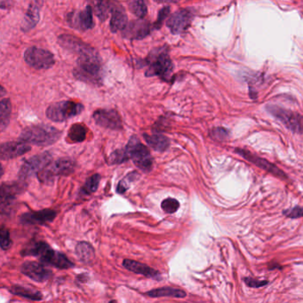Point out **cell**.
I'll list each match as a JSON object with an SVG mask.
<instances>
[{
  "mask_svg": "<svg viewBox=\"0 0 303 303\" xmlns=\"http://www.w3.org/2000/svg\"><path fill=\"white\" fill-rule=\"evenodd\" d=\"M24 186L21 180L0 185V213L8 214L10 212L15 206L17 196L21 194Z\"/></svg>",
  "mask_w": 303,
  "mask_h": 303,
  "instance_id": "11",
  "label": "cell"
},
{
  "mask_svg": "<svg viewBox=\"0 0 303 303\" xmlns=\"http://www.w3.org/2000/svg\"><path fill=\"white\" fill-rule=\"evenodd\" d=\"M94 122L99 126L111 130H121L123 123L120 115L115 109L100 108L93 114Z\"/></svg>",
  "mask_w": 303,
  "mask_h": 303,
  "instance_id": "13",
  "label": "cell"
},
{
  "mask_svg": "<svg viewBox=\"0 0 303 303\" xmlns=\"http://www.w3.org/2000/svg\"><path fill=\"white\" fill-rule=\"evenodd\" d=\"M12 103L9 99L0 101V133L5 131L10 123Z\"/></svg>",
  "mask_w": 303,
  "mask_h": 303,
  "instance_id": "27",
  "label": "cell"
},
{
  "mask_svg": "<svg viewBox=\"0 0 303 303\" xmlns=\"http://www.w3.org/2000/svg\"><path fill=\"white\" fill-rule=\"evenodd\" d=\"M103 65L98 52L78 57L73 76L82 82L100 85L103 81Z\"/></svg>",
  "mask_w": 303,
  "mask_h": 303,
  "instance_id": "1",
  "label": "cell"
},
{
  "mask_svg": "<svg viewBox=\"0 0 303 303\" xmlns=\"http://www.w3.org/2000/svg\"><path fill=\"white\" fill-rule=\"evenodd\" d=\"M161 207L166 214H174L176 211L179 209L180 207V203L179 201L176 200L175 198L168 197L166 199L163 200L161 203Z\"/></svg>",
  "mask_w": 303,
  "mask_h": 303,
  "instance_id": "33",
  "label": "cell"
},
{
  "mask_svg": "<svg viewBox=\"0 0 303 303\" xmlns=\"http://www.w3.org/2000/svg\"><path fill=\"white\" fill-rule=\"evenodd\" d=\"M62 132L49 125H37L26 127L21 133L19 139L22 143L47 147L55 143L61 138Z\"/></svg>",
  "mask_w": 303,
  "mask_h": 303,
  "instance_id": "3",
  "label": "cell"
},
{
  "mask_svg": "<svg viewBox=\"0 0 303 303\" xmlns=\"http://www.w3.org/2000/svg\"><path fill=\"white\" fill-rule=\"evenodd\" d=\"M112 5L113 4L109 2H104V1L96 2L93 10L101 21H105L108 18V15L111 14Z\"/></svg>",
  "mask_w": 303,
  "mask_h": 303,
  "instance_id": "30",
  "label": "cell"
},
{
  "mask_svg": "<svg viewBox=\"0 0 303 303\" xmlns=\"http://www.w3.org/2000/svg\"><path fill=\"white\" fill-rule=\"evenodd\" d=\"M284 214L287 216L289 218H291V219H298V218L303 217V208L301 206H295L292 209L285 211Z\"/></svg>",
  "mask_w": 303,
  "mask_h": 303,
  "instance_id": "38",
  "label": "cell"
},
{
  "mask_svg": "<svg viewBox=\"0 0 303 303\" xmlns=\"http://www.w3.org/2000/svg\"><path fill=\"white\" fill-rule=\"evenodd\" d=\"M58 44L65 50L77 54L78 57L88 55L97 52L87 43L71 35H61L58 37Z\"/></svg>",
  "mask_w": 303,
  "mask_h": 303,
  "instance_id": "14",
  "label": "cell"
},
{
  "mask_svg": "<svg viewBox=\"0 0 303 303\" xmlns=\"http://www.w3.org/2000/svg\"><path fill=\"white\" fill-rule=\"evenodd\" d=\"M211 134L214 139L219 140V141H224V140L228 139V137L230 136L229 131L222 127L214 129Z\"/></svg>",
  "mask_w": 303,
  "mask_h": 303,
  "instance_id": "36",
  "label": "cell"
},
{
  "mask_svg": "<svg viewBox=\"0 0 303 303\" xmlns=\"http://www.w3.org/2000/svg\"><path fill=\"white\" fill-rule=\"evenodd\" d=\"M84 110L83 104L72 101H62L53 103L46 111L47 118L53 122H64L70 118L77 117Z\"/></svg>",
  "mask_w": 303,
  "mask_h": 303,
  "instance_id": "7",
  "label": "cell"
},
{
  "mask_svg": "<svg viewBox=\"0 0 303 303\" xmlns=\"http://www.w3.org/2000/svg\"><path fill=\"white\" fill-rule=\"evenodd\" d=\"M24 60L28 65L38 70L46 71L53 66L54 56L51 52L39 47H31L24 52Z\"/></svg>",
  "mask_w": 303,
  "mask_h": 303,
  "instance_id": "8",
  "label": "cell"
},
{
  "mask_svg": "<svg viewBox=\"0 0 303 303\" xmlns=\"http://www.w3.org/2000/svg\"><path fill=\"white\" fill-rule=\"evenodd\" d=\"M146 294L152 298L160 297H172V298H185L187 293L185 291L173 287L157 288L147 292Z\"/></svg>",
  "mask_w": 303,
  "mask_h": 303,
  "instance_id": "24",
  "label": "cell"
},
{
  "mask_svg": "<svg viewBox=\"0 0 303 303\" xmlns=\"http://www.w3.org/2000/svg\"><path fill=\"white\" fill-rule=\"evenodd\" d=\"M31 146L22 142H9L0 144V160H10L31 151Z\"/></svg>",
  "mask_w": 303,
  "mask_h": 303,
  "instance_id": "17",
  "label": "cell"
},
{
  "mask_svg": "<svg viewBox=\"0 0 303 303\" xmlns=\"http://www.w3.org/2000/svg\"><path fill=\"white\" fill-rule=\"evenodd\" d=\"M52 154L48 151L40 154L33 156L31 159L26 160L21 165L19 171V179L21 181H25L33 175H37L44 167L51 162Z\"/></svg>",
  "mask_w": 303,
  "mask_h": 303,
  "instance_id": "10",
  "label": "cell"
},
{
  "mask_svg": "<svg viewBox=\"0 0 303 303\" xmlns=\"http://www.w3.org/2000/svg\"><path fill=\"white\" fill-rule=\"evenodd\" d=\"M267 110L290 131L299 134L303 133V117L300 114L273 105H267Z\"/></svg>",
  "mask_w": 303,
  "mask_h": 303,
  "instance_id": "9",
  "label": "cell"
},
{
  "mask_svg": "<svg viewBox=\"0 0 303 303\" xmlns=\"http://www.w3.org/2000/svg\"><path fill=\"white\" fill-rule=\"evenodd\" d=\"M8 6H9V2H5V1L0 2V8H7Z\"/></svg>",
  "mask_w": 303,
  "mask_h": 303,
  "instance_id": "41",
  "label": "cell"
},
{
  "mask_svg": "<svg viewBox=\"0 0 303 303\" xmlns=\"http://www.w3.org/2000/svg\"><path fill=\"white\" fill-rule=\"evenodd\" d=\"M21 271L24 276L36 282L47 281L51 277L52 271L45 265L36 262H26L21 265Z\"/></svg>",
  "mask_w": 303,
  "mask_h": 303,
  "instance_id": "16",
  "label": "cell"
},
{
  "mask_svg": "<svg viewBox=\"0 0 303 303\" xmlns=\"http://www.w3.org/2000/svg\"><path fill=\"white\" fill-rule=\"evenodd\" d=\"M123 266L126 269H128L129 271L135 273V274H139L146 278H152L156 280L161 279V274L160 271H158L157 269L152 268L142 262L126 259V260H124Z\"/></svg>",
  "mask_w": 303,
  "mask_h": 303,
  "instance_id": "21",
  "label": "cell"
},
{
  "mask_svg": "<svg viewBox=\"0 0 303 303\" xmlns=\"http://www.w3.org/2000/svg\"><path fill=\"white\" fill-rule=\"evenodd\" d=\"M5 94H6V90L0 85V99L2 97H4Z\"/></svg>",
  "mask_w": 303,
  "mask_h": 303,
  "instance_id": "40",
  "label": "cell"
},
{
  "mask_svg": "<svg viewBox=\"0 0 303 303\" xmlns=\"http://www.w3.org/2000/svg\"><path fill=\"white\" fill-rule=\"evenodd\" d=\"M9 291L11 293L15 294L16 296H20L22 298L28 299L34 302L41 301L43 299V294L39 291H36L33 288L26 287L23 285H13L11 286Z\"/></svg>",
  "mask_w": 303,
  "mask_h": 303,
  "instance_id": "25",
  "label": "cell"
},
{
  "mask_svg": "<svg viewBox=\"0 0 303 303\" xmlns=\"http://www.w3.org/2000/svg\"><path fill=\"white\" fill-rule=\"evenodd\" d=\"M12 246V240L10 238V233L5 227L0 228V247L3 250H8Z\"/></svg>",
  "mask_w": 303,
  "mask_h": 303,
  "instance_id": "35",
  "label": "cell"
},
{
  "mask_svg": "<svg viewBox=\"0 0 303 303\" xmlns=\"http://www.w3.org/2000/svg\"><path fill=\"white\" fill-rule=\"evenodd\" d=\"M146 61L149 65L145 73L146 77H159L165 81L169 80L174 71V66L166 47L154 49L149 53Z\"/></svg>",
  "mask_w": 303,
  "mask_h": 303,
  "instance_id": "5",
  "label": "cell"
},
{
  "mask_svg": "<svg viewBox=\"0 0 303 303\" xmlns=\"http://www.w3.org/2000/svg\"><path fill=\"white\" fill-rule=\"evenodd\" d=\"M3 175H4V169H3L2 165L0 164V178L3 176Z\"/></svg>",
  "mask_w": 303,
  "mask_h": 303,
  "instance_id": "42",
  "label": "cell"
},
{
  "mask_svg": "<svg viewBox=\"0 0 303 303\" xmlns=\"http://www.w3.org/2000/svg\"><path fill=\"white\" fill-rule=\"evenodd\" d=\"M129 9L134 14V16L143 18L148 13L147 5H145L143 1H132L129 3Z\"/></svg>",
  "mask_w": 303,
  "mask_h": 303,
  "instance_id": "32",
  "label": "cell"
},
{
  "mask_svg": "<svg viewBox=\"0 0 303 303\" xmlns=\"http://www.w3.org/2000/svg\"><path fill=\"white\" fill-rule=\"evenodd\" d=\"M194 14L189 8L177 11L170 16L166 21V25L173 34H180L187 30L193 20Z\"/></svg>",
  "mask_w": 303,
  "mask_h": 303,
  "instance_id": "15",
  "label": "cell"
},
{
  "mask_svg": "<svg viewBox=\"0 0 303 303\" xmlns=\"http://www.w3.org/2000/svg\"><path fill=\"white\" fill-rule=\"evenodd\" d=\"M236 152L237 154L242 156L245 160H248L249 162L255 164L258 167H260L262 169L267 171L268 173H271L272 175H276L278 178H281V179L286 178V175H285L284 172L278 168L276 165L269 163L266 160H263L262 158H259L255 155L252 154L247 149H236Z\"/></svg>",
  "mask_w": 303,
  "mask_h": 303,
  "instance_id": "18",
  "label": "cell"
},
{
  "mask_svg": "<svg viewBox=\"0 0 303 303\" xmlns=\"http://www.w3.org/2000/svg\"><path fill=\"white\" fill-rule=\"evenodd\" d=\"M101 181V175L95 174L89 177L82 187L81 192L85 195H91L97 190Z\"/></svg>",
  "mask_w": 303,
  "mask_h": 303,
  "instance_id": "31",
  "label": "cell"
},
{
  "mask_svg": "<svg viewBox=\"0 0 303 303\" xmlns=\"http://www.w3.org/2000/svg\"><path fill=\"white\" fill-rule=\"evenodd\" d=\"M67 21L71 27L77 31H86L93 29V8L88 5L84 10L72 12L68 15Z\"/></svg>",
  "mask_w": 303,
  "mask_h": 303,
  "instance_id": "12",
  "label": "cell"
},
{
  "mask_svg": "<svg viewBox=\"0 0 303 303\" xmlns=\"http://www.w3.org/2000/svg\"><path fill=\"white\" fill-rule=\"evenodd\" d=\"M21 255L38 257L42 262L61 269H67L74 266V263L65 254L53 250L46 242H35L27 246L21 251Z\"/></svg>",
  "mask_w": 303,
  "mask_h": 303,
  "instance_id": "2",
  "label": "cell"
},
{
  "mask_svg": "<svg viewBox=\"0 0 303 303\" xmlns=\"http://www.w3.org/2000/svg\"><path fill=\"white\" fill-rule=\"evenodd\" d=\"M123 162L133 160L134 164L143 172H149L153 166V160L149 149L140 142L136 136L131 137L125 148L119 149Z\"/></svg>",
  "mask_w": 303,
  "mask_h": 303,
  "instance_id": "4",
  "label": "cell"
},
{
  "mask_svg": "<svg viewBox=\"0 0 303 303\" xmlns=\"http://www.w3.org/2000/svg\"><path fill=\"white\" fill-rule=\"evenodd\" d=\"M76 254L84 263H89L94 259V249L88 242H79L76 247Z\"/></svg>",
  "mask_w": 303,
  "mask_h": 303,
  "instance_id": "28",
  "label": "cell"
},
{
  "mask_svg": "<svg viewBox=\"0 0 303 303\" xmlns=\"http://www.w3.org/2000/svg\"><path fill=\"white\" fill-rule=\"evenodd\" d=\"M40 19V6L37 2H32L21 24V30L29 31L32 30L38 23Z\"/></svg>",
  "mask_w": 303,
  "mask_h": 303,
  "instance_id": "23",
  "label": "cell"
},
{
  "mask_svg": "<svg viewBox=\"0 0 303 303\" xmlns=\"http://www.w3.org/2000/svg\"><path fill=\"white\" fill-rule=\"evenodd\" d=\"M138 178V175L136 173H131L129 174L125 179L122 180H120V182L118 183V188H117V191L119 194H123L126 190H128L129 186H130V182L134 181V180H136Z\"/></svg>",
  "mask_w": 303,
  "mask_h": 303,
  "instance_id": "34",
  "label": "cell"
},
{
  "mask_svg": "<svg viewBox=\"0 0 303 303\" xmlns=\"http://www.w3.org/2000/svg\"><path fill=\"white\" fill-rule=\"evenodd\" d=\"M143 137L149 147L156 151L163 152L169 147V140L162 134H144Z\"/></svg>",
  "mask_w": 303,
  "mask_h": 303,
  "instance_id": "26",
  "label": "cell"
},
{
  "mask_svg": "<svg viewBox=\"0 0 303 303\" xmlns=\"http://www.w3.org/2000/svg\"><path fill=\"white\" fill-rule=\"evenodd\" d=\"M57 213L52 209H44L37 212L25 213L21 216V221L27 225H44L55 219Z\"/></svg>",
  "mask_w": 303,
  "mask_h": 303,
  "instance_id": "19",
  "label": "cell"
},
{
  "mask_svg": "<svg viewBox=\"0 0 303 303\" xmlns=\"http://www.w3.org/2000/svg\"><path fill=\"white\" fill-rule=\"evenodd\" d=\"M170 13V6H164L163 7L161 10L160 11V13H159V17H158V20L156 21V23L154 24V27L157 29V30H159L160 29V27L162 26V23H163V21L167 18V16L169 15Z\"/></svg>",
  "mask_w": 303,
  "mask_h": 303,
  "instance_id": "37",
  "label": "cell"
},
{
  "mask_svg": "<svg viewBox=\"0 0 303 303\" xmlns=\"http://www.w3.org/2000/svg\"><path fill=\"white\" fill-rule=\"evenodd\" d=\"M127 25V16L125 9L121 5H112L111 9V19H110V31L112 32H118L123 31Z\"/></svg>",
  "mask_w": 303,
  "mask_h": 303,
  "instance_id": "22",
  "label": "cell"
},
{
  "mask_svg": "<svg viewBox=\"0 0 303 303\" xmlns=\"http://www.w3.org/2000/svg\"><path fill=\"white\" fill-rule=\"evenodd\" d=\"M87 128L81 124H75L68 132V140L71 143H82L87 138Z\"/></svg>",
  "mask_w": 303,
  "mask_h": 303,
  "instance_id": "29",
  "label": "cell"
},
{
  "mask_svg": "<svg viewBox=\"0 0 303 303\" xmlns=\"http://www.w3.org/2000/svg\"><path fill=\"white\" fill-rule=\"evenodd\" d=\"M245 283L247 285V286L252 288H259L262 287V286H265L266 285H267L268 281L267 280H256V279H253L252 278H245Z\"/></svg>",
  "mask_w": 303,
  "mask_h": 303,
  "instance_id": "39",
  "label": "cell"
},
{
  "mask_svg": "<svg viewBox=\"0 0 303 303\" xmlns=\"http://www.w3.org/2000/svg\"><path fill=\"white\" fill-rule=\"evenodd\" d=\"M151 31L149 21L138 20L129 22L123 30L124 36L130 39H142L148 36Z\"/></svg>",
  "mask_w": 303,
  "mask_h": 303,
  "instance_id": "20",
  "label": "cell"
},
{
  "mask_svg": "<svg viewBox=\"0 0 303 303\" xmlns=\"http://www.w3.org/2000/svg\"><path fill=\"white\" fill-rule=\"evenodd\" d=\"M76 167L77 164L74 160L70 158H62L50 162L37 174V177L42 183L50 184L56 177L71 175Z\"/></svg>",
  "mask_w": 303,
  "mask_h": 303,
  "instance_id": "6",
  "label": "cell"
}]
</instances>
